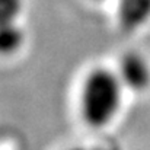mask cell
<instances>
[{"label": "cell", "mask_w": 150, "mask_h": 150, "mask_svg": "<svg viewBox=\"0 0 150 150\" xmlns=\"http://www.w3.org/2000/svg\"><path fill=\"white\" fill-rule=\"evenodd\" d=\"M125 86L117 70L103 66L91 69L79 91V111L85 124L92 128L108 127L118 115Z\"/></svg>", "instance_id": "obj_1"}, {"label": "cell", "mask_w": 150, "mask_h": 150, "mask_svg": "<svg viewBox=\"0 0 150 150\" xmlns=\"http://www.w3.org/2000/svg\"><path fill=\"white\" fill-rule=\"evenodd\" d=\"M117 73L125 89L143 92L150 86V63L137 51H128L121 57Z\"/></svg>", "instance_id": "obj_2"}, {"label": "cell", "mask_w": 150, "mask_h": 150, "mask_svg": "<svg viewBox=\"0 0 150 150\" xmlns=\"http://www.w3.org/2000/svg\"><path fill=\"white\" fill-rule=\"evenodd\" d=\"M115 13L120 28L134 32L150 21V0H117Z\"/></svg>", "instance_id": "obj_3"}, {"label": "cell", "mask_w": 150, "mask_h": 150, "mask_svg": "<svg viewBox=\"0 0 150 150\" xmlns=\"http://www.w3.org/2000/svg\"><path fill=\"white\" fill-rule=\"evenodd\" d=\"M25 44V32L19 26L18 22L15 23H1L0 29V48L3 55H13L21 50Z\"/></svg>", "instance_id": "obj_4"}, {"label": "cell", "mask_w": 150, "mask_h": 150, "mask_svg": "<svg viewBox=\"0 0 150 150\" xmlns=\"http://www.w3.org/2000/svg\"><path fill=\"white\" fill-rule=\"evenodd\" d=\"M23 10V0H0V21L1 23L18 22Z\"/></svg>", "instance_id": "obj_5"}, {"label": "cell", "mask_w": 150, "mask_h": 150, "mask_svg": "<svg viewBox=\"0 0 150 150\" xmlns=\"http://www.w3.org/2000/svg\"><path fill=\"white\" fill-rule=\"evenodd\" d=\"M69 150H122L120 144L114 142H102L96 144H86V146H74Z\"/></svg>", "instance_id": "obj_6"}, {"label": "cell", "mask_w": 150, "mask_h": 150, "mask_svg": "<svg viewBox=\"0 0 150 150\" xmlns=\"http://www.w3.org/2000/svg\"><path fill=\"white\" fill-rule=\"evenodd\" d=\"M95 1H106V0H95Z\"/></svg>", "instance_id": "obj_7"}]
</instances>
